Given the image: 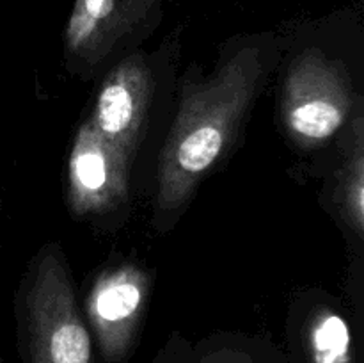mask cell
Segmentation results:
<instances>
[{"label":"cell","mask_w":364,"mask_h":363,"mask_svg":"<svg viewBox=\"0 0 364 363\" xmlns=\"http://www.w3.org/2000/svg\"><path fill=\"white\" fill-rule=\"evenodd\" d=\"M25 310L32 363H91V335L78 315L71 280L57 253H46L39 262Z\"/></svg>","instance_id":"2"},{"label":"cell","mask_w":364,"mask_h":363,"mask_svg":"<svg viewBox=\"0 0 364 363\" xmlns=\"http://www.w3.org/2000/svg\"><path fill=\"white\" fill-rule=\"evenodd\" d=\"M167 0H75L64 28L71 60L96 66L160 18Z\"/></svg>","instance_id":"4"},{"label":"cell","mask_w":364,"mask_h":363,"mask_svg":"<svg viewBox=\"0 0 364 363\" xmlns=\"http://www.w3.org/2000/svg\"><path fill=\"white\" fill-rule=\"evenodd\" d=\"M262 53L245 46L205 82L183 93L159 164L160 210L183 205L233 139L258 91Z\"/></svg>","instance_id":"1"},{"label":"cell","mask_w":364,"mask_h":363,"mask_svg":"<svg viewBox=\"0 0 364 363\" xmlns=\"http://www.w3.org/2000/svg\"><path fill=\"white\" fill-rule=\"evenodd\" d=\"M361 135V127H358V141L345 167L343 184H341V203H343L345 216L358 233H361L364 224V160Z\"/></svg>","instance_id":"9"},{"label":"cell","mask_w":364,"mask_h":363,"mask_svg":"<svg viewBox=\"0 0 364 363\" xmlns=\"http://www.w3.org/2000/svg\"><path fill=\"white\" fill-rule=\"evenodd\" d=\"M130 157L107 141L91 121L77 130L68 159V205L75 216L114 210L128 196Z\"/></svg>","instance_id":"5"},{"label":"cell","mask_w":364,"mask_h":363,"mask_svg":"<svg viewBox=\"0 0 364 363\" xmlns=\"http://www.w3.org/2000/svg\"><path fill=\"white\" fill-rule=\"evenodd\" d=\"M350 110L352 89L336 64L316 50L295 59L283 91L284 125L295 141L304 146L329 141Z\"/></svg>","instance_id":"3"},{"label":"cell","mask_w":364,"mask_h":363,"mask_svg":"<svg viewBox=\"0 0 364 363\" xmlns=\"http://www.w3.org/2000/svg\"><path fill=\"white\" fill-rule=\"evenodd\" d=\"M308 354L311 363H352V335L340 313L322 310L313 317Z\"/></svg>","instance_id":"8"},{"label":"cell","mask_w":364,"mask_h":363,"mask_svg":"<svg viewBox=\"0 0 364 363\" xmlns=\"http://www.w3.org/2000/svg\"><path fill=\"white\" fill-rule=\"evenodd\" d=\"M151 89L153 78L144 57H127L105 78L89 117L92 127L130 159L141 141Z\"/></svg>","instance_id":"6"},{"label":"cell","mask_w":364,"mask_h":363,"mask_svg":"<svg viewBox=\"0 0 364 363\" xmlns=\"http://www.w3.org/2000/svg\"><path fill=\"white\" fill-rule=\"evenodd\" d=\"M148 292V276L135 265L105 270L96 280L87 298V313L107 358L117 359L127 352Z\"/></svg>","instance_id":"7"}]
</instances>
